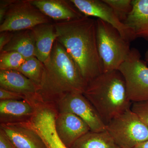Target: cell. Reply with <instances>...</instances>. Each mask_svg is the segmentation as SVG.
<instances>
[{
	"label": "cell",
	"instance_id": "obj_25",
	"mask_svg": "<svg viewBox=\"0 0 148 148\" xmlns=\"http://www.w3.org/2000/svg\"><path fill=\"white\" fill-rule=\"evenodd\" d=\"M14 32L9 31L0 32V52L2 51L4 47L10 41Z\"/></svg>",
	"mask_w": 148,
	"mask_h": 148
},
{
	"label": "cell",
	"instance_id": "obj_26",
	"mask_svg": "<svg viewBox=\"0 0 148 148\" xmlns=\"http://www.w3.org/2000/svg\"><path fill=\"white\" fill-rule=\"evenodd\" d=\"M14 0H1L0 1V24L2 23L10 5Z\"/></svg>",
	"mask_w": 148,
	"mask_h": 148
},
{
	"label": "cell",
	"instance_id": "obj_10",
	"mask_svg": "<svg viewBox=\"0 0 148 148\" xmlns=\"http://www.w3.org/2000/svg\"><path fill=\"white\" fill-rule=\"evenodd\" d=\"M55 127L58 137L68 148L90 131L88 125L81 119L69 112H60L56 116Z\"/></svg>",
	"mask_w": 148,
	"mask_h": 148
},
{
	"label": "cell",
	"instance_id": "obj_9",
	"mask_svg": "<svg viewBox=\"0 0 148 148\" xmlns=\"http://www.w3.org/2000/svg\"><path fill=\"white\" fill-rule=\"evenodd\" d=\"M83 14L96 17L116 29L122 37L130 42L136 39L131 29L121 22L112 9L103 0H71Z\"/></svg>",
	"mask_w": 148,
	"mask_h": 148
},
{
	"label": "cell",
	"instance_id": "obj_11",
	"mask_svg": "<svg viewBox=\"0 0 148 148\" xmlns=\"http://www.w3.org/2000/svg\"><path fill=\"white\" fill-rule=\"evenodd\" d=\"M54 22L69 21L84 16L73 3L67 0H29Z\"/></svg>",
	"mask_w": 148,
	"mask_h": 148
},
{
	"label": "cell",
	"instance_id": "obj_27",
	"mask_svg": "<svg viewBox=\"0 0 148 148\" xmlns=\"http://www.w3.org/2000/svg\"><path fill=\"white\" fill-rule=\"evenodd\" d=\"M0 148H16L2 130L0 132Z\"/></svg>",
	"mask_w": 148,
	"mask_h": 148
},
{
	"label": "cell",
	"instance_id": "obj_3",
	"mask_svg": "<svg viewBox=\"0 0 148 148\" xmlns=\"http://www.w3.org/2000/svg\"><path fill=\"white\" fill-rule=\"evenodd\" d=\"M83 94L106 125L132 106L124 78L118 70L100 74L88 83Z\"/></svg>",
	"mask_w": 148,
	"mask_h": 148
},
{
	"label": "cell",
	"instance_id": "obj_5",
	"mask_svg": "<svg viewBox=\"0 0 148 148\" xmlns=\"http://www.w3.org/2000/svg\"><path fill=\"white\" fill-rule=\"evenodd\" d=\"M106 130L119 148H134L148 140V126L131 109L111 120Z\"/></svg>",
	"mask_w": 148,
	"mask_h": 148
},
{
	"label": "cell",
	"instance_id": "obj_19",
	"mask_svg": "<svg viewBox=\"0 0 148 148\" xmlns=\"http://www.w3.org/2000/svg\"><path fill=\"white\" fill-rule=\"evenodd\" d=\"M34 112L33 107L25 100H3L0 102L1 117H20L32 115Z\"/></svg>",
	"mask_w": 148,
	"mask_h": 148
},
{
	"label": "cell",
	"instance_id": "obj_21",
	"mask_svg": "<svg viewBox=\"0 0 148 148\" xmlns=\"http://www.w3.org/2000/svg\"><path fill=\"white\" fill-rule=\"evenodd\" d=\"M26 58L15 51H5L0 53V71L17 70Z\"/></svg>",
	"mask_w": 148,
	"mask_h": 148
},
{
	"label": "cell",
	"instance_id": "obj_18",
	"mask_svg": "<svg viewBox=\"0 0 148 148\" xmlns=\"http://www.w3.org/2000/svg\"><path fill=\"white\" fill-rule=\"evenodd\" d=\"M34 130L42 139L47 148H68L57 135L55 119L53 117H47L40 120L35 124Z\"/></svg>",
	"mask_w": 148,
	"mask_h": 148
},
{
	"label": "cell",
	"instance_id": "obj_2",
	"mask_svg": "<svg viewBox=\"0 0 148 148\" xmlns=\"http://www.w3.org/2000/svg\"><path fill=\"white\" fill-rule=\"evenodd\" d=\"M87 82L73 59L55 41L44 71L38 93L41 98L57 100L68 93H83Z\"/></svg>",
	"mask_w": 148,
	"mask_h": 148
},
{
	"label": "cell",
	"instance_id": "obj_4",
	"mask_svg": "<svg viewBox=\"0 0 148 148\" xmlns=\"http://www.w3.org/2000/svg\"><path fill=\"white\" fill-rule=\"evenodd\" d=\"M96 39L103 72L118 70L131 51L130 42L116 29L100 19H96Z\"/></svg>",
	"mask_w": 148,
	"mask_h": 148
},
{
	"label": "cell",
	"instance_id": "obj_16",
	"mask_svg": "<svg viewBox=\"0 0 148 148\" xmlns=\"http://www.w3.org/2000/svg\"><path fill=\"white\" fill-rule=\"evenodd\" d=\"M3 51L18 52L26 59L35 56V42L32 30L14 32L10 41L4 47Z\"/></svg>",
	"mask_w": 148,
	"mask_h": 148
},
{
	"label": "cell",
	"instance_id": "obj_6",
	"mask_svg": "<svg viewBox=\"0 0 148 148\" xmlns=\"http://www.w3.org/2000/svg\"><path fill=\"white\" fill-rule=\"evenodd\" d=\"M118 71L124 78L128 98L132 103L148 101V66L137 49L132 48Z\"/></svg>",
	"mask_w": 148,
	"mask_h": 148
},
{
	"label": "cell",
	"instance_id": "obj_7",
	"mask_svg": "<svg viewBox=\"0 0 148 148\" xmlns=\"http://www.w3.org/2000/svg\"><path fill=\"white\" fill-rule=\"evenodd\" d=\"M53 21L29 0H14L0 24V32L31 29L39 24L53 23Z\"/></svg>",
	"mask_w": 148,
	"mask_h": 148
},
{
	"label": "cell",
	"instance_id": "obj_23",
	"mask_svg": "<svg viewBox=\"0 0 148 148\" xmlns=\"http://www.w3.org/2000/svg\"><path fill=\"white\" fill-rule=\"evenodd\" d=\"M131 109L148 126V101L132 103Z\"/></svg>",
	"mask_w": 148,
	"mask_h": 148
},
{
	"label": "cell",
	"instance_id": "obj_8",
	"mask_svg": "<svg viewBox=\"0 0 148 148\" xmlns=\"http://www.w3.org/2000/svg\"><path fill=\"white\" fill-rule=\"evenodd\" d=\"M60 112H69L81 119L90 131L101 132L106 130V125L90 101L83 93H68L58 99Z\"/></svg>",
	"mask_w": 148,
	"mask_h": 148
},
{
	"label": "cell",
	"instance_id": "obj_15",
	"mask_svg": "<svg viewBox=\"0 0 148 148\" xmlns=\"http://www.w3.org/2000/svg\"><path fill=\"white\" fill-rule=\"evenodd\" d=\"M124 23L136 38H142L148 42V0H132V11Z\"/></svg>",
	"mask_w": 148,
	"mask_h": 148
},
{
	"label": "cell",
	"instance_id": "obj_28",
	"mask_svg": "<svg viewBox=\"0 0 148 148\" xmlns=\"http://www.w3.org/2000/svg\"><path fill=\"white\" fill-rule=\"evenodd\" d=\"M134 148H148V140L138 144Z\"/></svg>",
	"mask_w": 148,
	"mask_h": 148
},
{
	"label": "cell",
	"instance_id": "obj_14",
	"mask_svg": "<svg viewBox=\"0 0 148 148\" xmlns=\"http://www.w3.org/2000/svg\"><path fill=\"white\" fill-rule=\"evenodd\" d=\"M31 30L35 42V56L44 63L49 57L57 38L54 22L39 24Z\"/></svg>",
	"mask_w": 148,
	"mask_h": 148
},
{
	"label": "cell",
	"instance_id": "obj_20",
	"mask_svg": "<svg viewBox=\"0 0 148 148\" xmlns=\"http://www.w3.org/2000/svg\"><path fill=\"white\" fill-rule=\"evenodd\" d=\"M16 71L32 81L39 88L44 71V63L35 56L26 58Z\"/></svg>",
	"mask_w": 148,
	"mask_h": 148
},
{
	"label": "cell",
	"instance_id": "obj_1",
	"mask_svg": "<svg viewBox=\"0 0 148 148\" xmlns=\"http://www.w3.org/2000/svg\"><path fill=\"white\" fill-rule=\"evenodd\" d=\"M56 40L78 67L87 83L103 73L96 39V19L86 16L54 22Z\"/></svg>",
	"mask_w": 148,
	"mask_h": 148
},
{
	"label": "cell",
	"instance_id": "obj_17",
	"mask_svg": "<svg viewBox=\"0 0 148 148\" xmlns=\"http://www.w3.org/2000/svg\"><path fill=\"white\" fill-rule=\"evenodd\" d=\"M70 148H119L107 130L89 131L77 140Z\"/></svg>",
	"mask_w": 148,
	"mask_h": 148
},
{
	"label": "cell",
	"instance_id": "obj_22",
	"mask_svg": "<svg viewBox=\"0 0 148 148\" xmlns=\"http://www.w3.org/2000/svg\"><path fill=\"white\" fill-rule=\"evenodd\" d=\"M112 9L121 22L124 23L132 8V0H103Z\"/></svg>",
	"mask_w": 148,
	"mask_h": 148
},
{
	"label": "cell",
	"instance_id": "obj_29",
	"mask_svg": "<svg viewBox=\"0 0 148 148\" xmlns=\"http://www.w3.org/2000/svg\"><path fill=\"white\" fill-rule=\"evenodd\" d=\"M145 61L148 66V49L146 51L145 54Z\"/></svg>",
	"mask_w": 148,
	"mask_h": 148
},
{
	"label": "cell",
	"instance_id": "obj_13",
	"mask_svg": "<svg viewBox=\"0 0 148 148\" xmlns=\"http://www.w3.org/2000/svg\"><path fill=\"white\" fill-rule=\"evenodd\" d=\"M2 130L16 148H47L40 135L31 126L7 124Z\"/></svg>",
	"mask_w": 148,
	"mask_h": 148
},
{
	"label": "cell",
	"instance_id": "obj_12",
	"mask_svg": "<svg viewBox=\"0 0 148 148\" xmlns=\"http://www.w3.org/2000/svg\"><path fill=\"white\" fill-rule=\"evenodd\" d=\"M0 88L22 94L27 99L39 97L38 87L16 70L0 71Z\"/></svg>",
	"mask_w": 148,
	"mask_h": 148
},
{
	"label": "cell",
	"instance_id": "obj_24",
	"mask_svg": "<svg viewBox=\"0 0 148 148\" xmlns=\"http://www.w3.org/2000/svg\"><path fill=\"white\" fill-rule=\"evenodd\" d=\"M0 99L3 100H23L27 99L22 94L12 92L0 88Z\"/></svg>",
	"mask_w": 148,
	"mask_h": 148
}]
</instances>
